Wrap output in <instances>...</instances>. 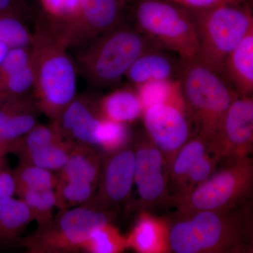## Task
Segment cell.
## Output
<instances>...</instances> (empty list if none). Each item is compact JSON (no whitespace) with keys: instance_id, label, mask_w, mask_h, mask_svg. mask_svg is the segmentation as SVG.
Instances as JSON below:
<instances>
[{"instance_id":"1","label":"cell","mask_w":253,"mask_h":253,"mask_svg":"<svg viewBox=\"0 0 253 253\" xmlns=\"http://www.w3.org/2000/svg\"><path fill=\"white\" fill-rule=\"evenodd\" d=\"M33 35V94L40 112L54 121L77 96V69L66 43L44 16L37 20Z\"/></svg>"},{"instance_id":"2","label":"cell","mask_w":253,"mask_h":253,"mask_svg":"<svg viewBox=\"0 0 253 253\" xmlns=\"http://www.w3.org/2000/svg\"><path fill=\"white\" fill-rule=\"evenodd\" d=\"M168 231L175 253L239 252L251 242L250 202L231 209L177 214Z\"/></svg>"},{"instance_id":"3","label":"cell","mask_w":253,"mask_h":253,"mask_svg":"<svg viewBox=\"0 0 253 253\" xmlns=\"http://www.w3.org/2000/svg\"><path fill=\"white\" fill-rule=\"evenodd\" d=\"M161 47L134 26L122 22L106 32L82 51L78 68L91 86L106 88L116 85L139 56Z\"/></svg>"},{"instance_id":"4","label":"cell","mask_w":253,"mask_h":253,"mask_svg":"<svg viewBox=\"0 0 253 253\" xmlns=\"http://www.w3.org/2000/svg\"><path fill=\"white\" fill-rule=\"evenodd\" d=\"M178 80L198 134L216 146L226 113L240 96L225 78L197 60L179 63Z\"/></svg>"},{"instance_id":"5","label":"cell","mask_w":253,"mask_h":253,"mask_svg":"<svg viewBox=\"0 0 253 253\" xmlns=\"http://www.w3.org/2000/svg\"><path fill=\"white\" fill-rule=\"evenodd\" d=\"M190 11L199 44L196 60L221 75L227 56L253 28L251 10L225 1Z\"/></svg>"},{"instance_id":"6","label":"cell","mask_w":253,"mask_h":253,"mask_svg":"<svg viewBox=\"0 0 253 253\" xmlns=\"http://www.w3.org/2000/svg\"><path fill=\"white\" fill-rule=\"evenodd\" d=\"M253 190V158L243 156L226 160L220 170L187 194L168 198L163 204L174 206L177 214L231 209L250 202Z\"/></svg>"},{"instance_id":"7","label":"cell","mask_w":253,"mask_h":253,"mask_svg":"<svg viewBox=\"0 0 253 253\" xmlns=\"http://www.w3.org/2000/svg\"><path fill=\"white\" fill-rule=\"evenodd\" d=\"M134 26L182 61L197 59V36L190 10L169 0H138L133 9Z\"/></svg>"},{"instance_id":"8","label":"cell","mask_w":253,"mask_h":253,"mask_svg":"<svg viewBox=\"0 0 253 253\" xmlns=\"http://www.w3.org/2000/svg\"><path fill=\"white\" fill-rule=\"evenodd\" d=\"M116 216L87 205L59 210L48 224L21 238L19 246L30 253H78L96 229Z\"/></svg>"},{"instance_id":"9","label":"cell","mask_w":253,"mask_h":253,"mask_svg":"<svg viewBox=\"0 0 253 253\" xmlns=\"http://www.w3.org/2000/svg\"><path fill=\"white\" fill-rule=\"evenodd\" d=\"M221 161L214 143L199 134L191 137L169 163L167 199L187 194L214 172Z\"/></svg>"},{"instance_id":"10","label":"cell","mask_w":253,"mask_h":253,"mask_svg":"<svg viewBox=\"0 0 253 253\" xmlns=\"http://www.w3.org/2000/svg\"><path fill=\"white\" fill-rule=\"evenodd\" d=\"M123 0H81L76 16L61 23H51L70 46L89 43L123 21Z\"/></svg>"},{"instance_id":"11","label":"cell","mask_w":253,"mask_h":253,"mask_svg":"<svg viewBox=\"0 0 253 253\" xmlns=\"http://www.w3.org/2000/svg\"><path fill=\"white\" fill-rule=\"evenodd\" d=\"M134 147L105 154L97 189L94 198L84 205L116 213L130 196L134 175Z\"/></svg>"},{"instance_id":"12","label":"cell","mask_w":253,"mask_h":253,"mask_svg":"<svg viewBox=\"0 0 253 253\" xmlns=\"http://www.w3.org/2000/svg\"><path fill=\"white\" fill-rule=\"evenodd\" d=\"M144 122L149 139L163 153L168 164L191 139L192 121L185 104H160L144 111Z\"/></svg>"},{"instance_id":"13","label":"cell","mask_w":253,"mask_h":253,"mask_svg":"<svg viewBox=\"0 0 253 253\" xmlns=\"http://www.w3.org/2000/svg\"><path fill=\"white\" fill-rule=\"evenodd\" d=\"M135 156L134 183L142 208L163 204L169 194V164L149 139L133 146Z\"/></svg>"},{"instance_id":"14","label":"cell","mask_w":253,"mask_h":253,"mask_svg":"<svg viewBox=\"0 0 253 253\" xmlns=\"http://www.w3.org/2000/svg\"><path fill=\"white\" fill-rule=\"evenodd\" d=\"M104 120L99 102L81 95L76 96L54 121L65 140L98 149L102 139Z\"/></svg>"},{"instance_id":"15","label":"cell","mask_w":253,"mask_h":253,"mask_svg":"<svg viewBox=\"0 0 253 253\" xmlns=\"http://www.w3.org/2000/svg\"><path fill=\"white\" fill-rule=\"evenodd\" d=\"M216 146L221 159L250 156L253 146V99L239 96L226 113Z\"/></svg>"},{"instance_id":"16","label":"cell","mask_w":253,"mask_h":253,"mask_svg":"<svg viewBox=\"0 0 253 253\" xmlns=\"http://www.w3.org/2000/svg\"><path fill=\"white\" fill-rule=\"evenodd\" d=\"M40 112L33 91L0 101V140L15 141L39 124Z\"/></svg>"},{"instance_id":"17","label":"cell","mask_w":253,"mask_h":253,"mask_svg":"<svg viewBox=\"0 0 253 253\" xmlns=\"http://www.w3.org/2000/svg\"><path fill=\"white\" fill-rule=\"evenodd\" d=\"M223 76L240 96L253 91V28L229 54L223 68Z\"/></svg>"},{"instance_id":"18","label":"cell","mask_w":253,"mask_h":253,"mask_svg":"<svg viewBox=\"0 0 253 253\" xmlns=\"http://www.w3.org/2000/svg\"><path fill=\"white\" fill-rule=\"evenodd\" d=\"M104 156V153L96 148L73 143L67 161L56 176L98 186Z\"/></svg>"},{"instance_id":"19","label":"cell","mask_w":253,"mask_h":253,"mask_svg":"<svg viewBox=\"0 0 253 253\" xmlns=\"http://www.w3.org/2000/svg\"><path fill=\"white\" fill-rule=\"evenodd\" d=\"M162 49L154 48L139 56L126 73L128 81L137 86L147 82L174 79L179 64L176 65Z\"/></svg>"},{"instance_id":"20","label":"cell","mask_w":253,"mask_h":253,"mask_svg":"<svg viewBox=\"0 0 253 253\" xmlns=\"http://www.w3.org/2000/svg\"><path fill=\"white\" fill-rule=\"evenodd\" d=\"M33 220L29 208L22 200L0 199V249L19 246L23 233Z\"/></svg>"},{"instance_id":"21","label":"cell","mask_w":253,"mask_h":253,"mask_svg":"<svg viewBox=\"0 0 253 253\" xmlns=\"http://www.w3.org/2000/svg\"><path fill=\"white\" fill-rule=\"evenodd\" d=\"M101 116L110 121L131 123L140 117L144 108L137 91L121 88L106 95L99 102Z\"/></svg>"},{"instance_id":"22","label":"cell","mask_w":253,"mask_h":253,"mask_svg":"<svg viewBox=\"0 0 253 253\" xmlns=\"http://www.w3.org/2000/svg\"><path fill=\"white\" fill-rule=\"evenodd\" d=\"M63 139L55 121L48 126L38 124L25 135L6 144L7 154L22 158L54 141Z\"/></svg>"},{"instance_id":"23","label":"cell","mask_w":253,"mask_h":253,"mask_svg":"<svg viewBox=\"0 0 253 253\" xmlns=\"http://www.w3.org/2000/svg\"><path fill=\"white\" fill-rule=\"evenodd\" d=\"M144 111L156 104H185L179 80L147 82L136 86Z\"/></svg>"},{"instance_id":"24","label":"cell","mask_w":253,"mask_h":253,"mask_svg":"<svg viewBox=\"0 0 253 253\" xmlns=\"http://www.w3.org/2000/svg\"><path fill=\"white\" fill-rule=\"evenodd\" d=\"M13 173L18 196L31 190L54 189L57 182V176L51 171L23 161H19Z\"/></svg>"},{"instance_id":"25","label":"cell","mask_w":253,"mask_h":253,"mask_svg":"<svg viewBox=\"0 0 253 253\" xmlns=\"http://www.w3.org/2000/svg\"><path fill=\"white\" fill-rule=\"evenodd\" d=\"M97 186L84 181L64 180L57 178L54 188L56 208L69 209L83 206L90 201L96 194Z\"/></svg>"},{"instance_id":"26","label":"cell","mask_w":253,"mask_h":253,"mask_svg":"<svg viewBox=\"0 0 253 253\" xmlns=\"http://www.w3.org/2000/svg\"><path fill=\"white\" fill-rule=\"evenodd\" d=\"M73 144L65 139H59L19 160L51 172H58L67 161Z\"/></svg>"},{"instance_id":"27","label":"cell","mask_w":253,"mask_h":253,"mask_svg":"<svg viewBox=\"0 0 253 253\" xmlns=\"http://www.w3.org/2000/svg\"><path fill=\"white\" fill-rule=\"evenodd\" d=\"M31 211L33 219L38 226L45 225L54 217V210L56 208L54 189L31 190L18 196Z\"/></svg>"},{"instance_id":"28","label":"cell","mask_w":253,"mask_h":253,"mask_svg":"<svg viewBox=\"0 0 253 253\" xmlns=\"http://www.w3.org/2000/svg\"><path fill=\"white\" fill-rule=\"evenodd\" d=\"M33 35L29 31L23 18L13 14H0V43L9 49L31 48Z\"/></svg>"},{"instance_id":"29","label":"cell","mask_w":253,"mask_h":253,"mask_svg":"<svg viewBox=\"0 0 253 253\" xmlns=\"http://www.w3.org/2000/svg\"><path fill=\"white\" fill-rule=\"evenodd\" d=\"M126 246V240L109 223L91 234L82 251L90 253H117L122 252Z\"/></svg>"},{"instance_id":"30","label":"cell","mask_w":253,"mask_h":253,"mask_svg":"<svg viewBox=\"0 0 253 253\" xmlns=\"http://www.w3.org/2000/svg\"><path fill=\"white\" fill-rule=\"evenodd\" d=\"M126 240V246H131L139 252H156L161 241V228L151 218H141L130 237Z\"/></svg>"},{"instance_id":"31","label":"cell","mask_w":253,"mask_h":253,"mask_svg":"<svg viewBox=\"0 0 253 253\" xmlns=\"http://www.w3.org/2000/svg\"><path fill=\"white\" fill-rule=\"evenodd\" d=\"M34 71L32 63L0 80V101L33 91Z\"/></svg>"},{"instance_id":"32","label":"cell","mask_w":253,"mask_h":253,"mask_svg":"<svg viewBox=\"0 0 253 253\" xmlns=\"http://www.w3.org/2000/svg\"><path fill=\"white\" fill-rule=\"evenodd\" d=\"M129 134L126 124L105 118L102 139L100 148L106 154L122 149L129 142Z\"/></svg>"},{"instance_id":"33","label":"cell","mask_w":253,"mask_h":253,"mask_svg":"<svg viewBox=\"0 0 253 253\" xmlns=\"http://www.w3.org/2000/svg\"><path fill=\"white\" fill-rule=\"evenodd\" d=\"M45 11L44 17L51 23H61L76 16L81 0H42Z\"/></svg>"},{"instance_id":"34","label":"cell","mask_w":253,"mask_h":253,"mask_svg":"<svg viewBox=\"0 0 253 253\" xmlns=\"http://www.w3.org/2000/svg\"><path fill=\"white\" fill-rule=\"evenodd\" d=\"M31 62V48H11L0 63V80L18 70L27 67Z\"/></svg>"},{"instance_id":"35","label":"cell","mask_w":253,"mask_h":253,"mask_svg":"<svg viewBox=\"0 0 253 253\" xmlns=\"http://www.w3.org/2000/svg\"><path fill=\"white\" fill-rule=\"evenodd\" d=\"M6 156L5 153H0V199L14 197L16 195L14 173L8 164Z\"/></svg>"},{"instance_id":"36","label":"cell","mask_w":253,"mask_h":253,"mask_svg":"<svg viewBox=\"0 0 253 253\" xmlns=\"http://www.w3.org/2000/svg\"><path fill=\"white\" fill-rule=\"evenodd\" d=\"M189 10L207 9L228 0H169Z\"/></svg>"},{"instance_id":"37","label":"cell","mask_w":253,"mask_h":253,"mask_svg":"<svg viewBox=\"0 0 253 253\" xmlns=\"http://www.w3.org/2000/svg\"><path fill=\"white\" fill-rule=\"evenodd\" d=\"M24 9L18 0H0V14H13L23 18Z\"/></svg>"},{"instance_id":"38","label":"cell","mask_w":253,"mask_h":253,"mask_svg":"<svg viewBox=\"0 0 253 253\" xmlns=\"http://www.w3.org/2000/svg\"><path fill=\"white\" fill-rule=\"evenodd\" d=\"M9 50V48L6 44L0 43V63L2 62Z\"/></svg>"},{"instance_id":"39","label":"cell","mask_w":253,"mask_h":253,"mask_svg":"<svg viewBox=\"0 0 253 253\" xmlns=\"http://www.w3.org/2000/svg\"><path fill=\"white\" fill-rule=\"evenodd\" d=\"M1 152H4L7 155V152H6V144L0 140V153Z\"/></svg>"},{"instance_id":"40","label":"cell","mask_w":253,"mask_h":253,"mask_svg":"<svg viewBox=\"0 0 253 253\" xmlns=\"http://www.w3.org/2000/svg\"><path fill=\"white\" fill-rule=\"evenodd\" d=\"M229 2H237V1H247V0H228Z\"/></svg>"}]
</instances>
